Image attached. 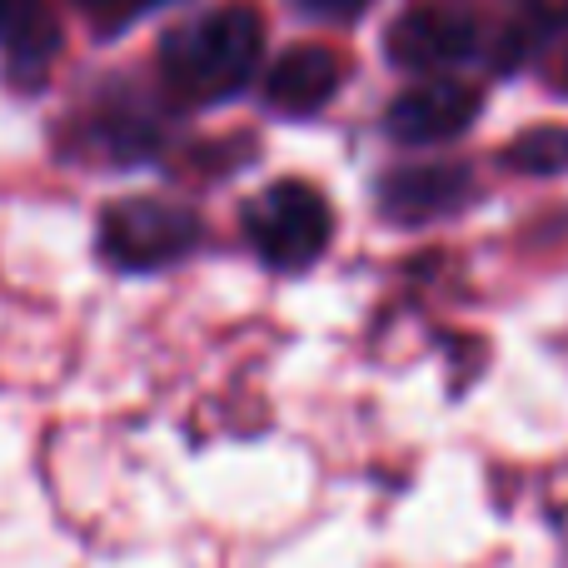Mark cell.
<instances>
[{"mask_svg":"<svg viewBox=\"0 0 568 568\" xmlns=\"http://www.w3.org/2000/svg\"><path fill=\"white\" fill-rule=\"evenodd\" d=\"M479 115V90L464 80H429V85H409L389 105V135L404 145H439L469 130Z\"/></svg>","mask_w":568,"mask_h":568,"instance_id":"4","label":"cell"},{"mask_svg":"<svg viewBox=\"0 0 568 568\" xmlns=\"http://www.w3.org/2000/svg\"><path fill=\"white\" fill-rule=\"evenodd\" d=\"M459 195H464V175L449 165L404 170V175H394L389 185H384V205L399 220H429V215H439V210H449Z\"/></svg>","mask_w":568,"mask_h":568,"instance_id":"7","label":"cell"},{"mask_svg":"<svg viewBox=\"0 0 568 568\" xmlns=\"http://www.w3.org/2000/svg\"><path fill=\"white\" fill-rule=\"evenodd\" d=\"M339 75H344V65L329 45H300L270 70L265 95L284 115H310V110H320L339 90Z\"/></svg>","mask_w":568,"mask_h":568,"instance_id":"6","label":"cell"},{"mask_svg":"<svg viewBox=\"0 0 568 568\" xmlns=\"http://www.w3.org/2000/svg\"><path fill=\"white\" fill-rule=\"evenodd\" d=\"M36 26V0H0V36H26Z\"/></svg>","mask_w":568,"mask_h":568,"instance_id":"9","label":"cell"},{"mask_svg":"<svg viewBox=\"0 0 568 568\" xmlns=\"http://www.w3.org/2000/svg\"><path fill=\"white\" fill-rule=\"evenodd\" d=\"M260 50H265L260 16L245 6H225L180 26L165 40L160 65H165V80L180 95L210 105V100H230L235 90L250 85V75L260 65Z\"/></svg>","mask_w":568,"mask_h":568,"instance_id":"1","label":"cell"},{"mask_svg":"<svg viewBox=\"0 0 568 568\" xmlns=\"http://www.w3.org/2000/svg\"><path fill=\"white\" fill-rule=\"evenodd\" d=\"M200 225L190 210L170 205V200H125L105 215L100 225V245L120 270H160L190 255Z\"/></svg>","mask_w":568,"mask_h":568,"instance_id":"3","label":"cell"},{"mask_svg":"<svg viewBox=\"0 0 568 568\" xmlns=\"http://www.w3.org/2000/svg\"><path fill=\"white\" fill-rule=\"evenodd\" d=\"M80 6H85L90 16H105V20H130V16H140V10L160 6V0H80Z\"/></svg>","mask_w":568,"mask_h":568,"instance_id":"10","label":"cell"},{"mask_svg":"<svg viewBox=\"0 0 568 568\" xmlns=\"http://www.w3.org/2000/svg\"><path fill=\"white\" fill-rule=\"evenodd\" d=\"M304 10H310V16H329V20H354L359 16L364 6H369V0H300Z\"/></svg>","mask_w":568,"mask_h":568,"instance_id":"11","label":"cell"},{"mask_svg":"<svg viewBox=\"0 0 568 568\" xmlns=\"http://www.w3.org/2000/svg\"><path fill=\"white\" fill-rule=\"evenodd\" d=\"M509 165L524 170V175H559V170H568V130L564 125L524 130L509 145Z\"/></svg>","mask_w":568,"mask_h":568,"instance_id":"8","label":"cell"},{"mask_svg":"<svg viewBox=\"0 0 568 568\" xmlns=\"http://www.w3.org/2000/svg\"><path fill=\"white\" fill-rule=\"evenodd\" d=\"M479 26L464 10H409L389 30V55L404 70H449L474 55Z\"/></svg>","mask_w":568,"mask_h":568,"instance_id":"5","label":"cell"},{"mask_svg":"<svg viewBox=\"0 0 568 568\" xmlns=\"http://www.w3.org/2000/svg\"><path fill=\"white\" fill-rule=\"evenodd\" d=\"M329 205L314 185L300 180H280L265 195L250 200L245 210V235L260 250V260L280 270H300L310 260H320V250L329 245Z\"/></svg>","mask_w":568,"mask_h":568,"instance_id":"2","label":"cell"}]
</instances>
